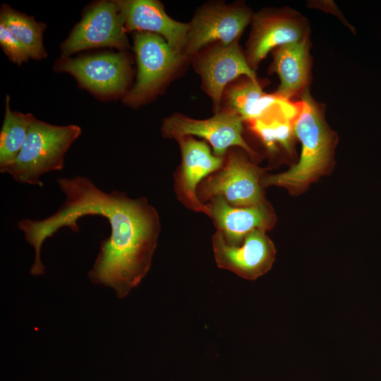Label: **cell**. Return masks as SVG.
Wrapping results in <instances>:
<instances>
[{
    "label": "cell",
    "mask_w": 381,
    "mask_h": 381,
    "mask_svg": "<svg viewBox=\"0 0 381 381\" xmlns=\"http://www.w3.org/2000/svg\"><path fill=\"white\" fill-rule=\"evenodd\" d=\"M252 19L246 57L254 71L275 48L310 38L307 18L289 7L262 10Z\"/></svg>",
    "instance_id": "8992f818"
},
{
    "label": "cell",
    "mask_w": 381,
    "mask_h": 381,
    "mask_svg": "<svg viewBox=\"0 0 381 381\" xmlns=\"http://www.w3.org/2000/svg\"><path fill=\"white\" fill-rule=\"evenodd\" d=\"M310 38L286 44L272 51L271 71L276 73L280 84L275 94L291 100L309 90L311 78Z\"/></svg>",
    "instance_id": "2e32d148"
},
{
    "label": "cell",
    "mask_w": 381,
    "mask_h": 381,
    "mask_svg": "<svg viewBox=\"0 0 381 381\" xmlns=\"http://www.w3.org/2000/svg\"><path fill=\"white\" fill-rule=\"evenodd\" d=\"M179 144L181 162L174 174V190L178 200L187 208L210 215V209L199 199L197 190L201 182L218 171L224 157L212 153L204 141L185 136L176 140Z\"/></svg>",
    "instance_id": "8fae6325"
},
{
    "label": "cell",
    "mask_w": 381,
    "mask_h": 381,
    "mask_svg": "<svg viewBox=\"0 0 381 381\" xmlns=\"http://www.w3.org/2000/svg\"><path fill=\"white\" fill-rule=\"evenodd\" d=\"M207 205L216 232L232 246L240 245L255 230L271 229L276 222L275 214L267 202L250 207H234L217 197Z\"/></svg>",
    "instance_id": "4fadbf2b"
},
{
    "label": "cell",
    "mask_w": 381,
    "mask_h": 381,
    "mask_svg": "<svg viewBox=\"0 0 381 381\" xmlns=\"http://www.w3.org/2000/svg\"><path fill=\"white\" fill-rule=\"evenodd\" d=\"M124 20L117 1H100L84 13L61 45L64 57L83 50L114 47L128 48Z\"/></svg>",
    "instance_id": "5b68a950"
},
{
    "label": "cell",
    "mask_w": 381,
    "mask_h": 381,
    "mask_svg": "<svg viewBox=\"0 0 381 381\" xmlns=\"http://www.w3.org/2000/svg\"><path fill=\"white\" fill-rule=\"evenodd\" d=\"M138 64L136 82L126 95L127 104L138 105L153 95L179 66L181 54L174 51L160 35L138 32L134 37Z\"/></svg>",
    "instance_id": "52a82bcc"
},
{
    "label": "cell",
    "mask_w": 381,
    "mask_h": 381,
    "mask_svg": "<svg viewBox=\"0 0 381 381\" xmlns=\"http://www.w3.org/2000/svg\"><path fill=\"white\" fill-rule=\"evenodd\" d=\"M212 246L218 267L247 280H255L265 274L275 260L274 245L263 230L252 231L238 246L227 243L215 232Z\"/></svg>",
    "instance_id": "30bf717a"
},
{
    "label": "cell",
    "mask_w": 381,
    "mask_h": 381,
    "mask_svg": "<svg viewBox=\"0 0 381 381\" xmlns=\"http://www.w3.org/2000/svg\"><path fill=\"white\" fill-rule=\"evenodd\" d=\"M198 70L206 92L217 109L229 82L241 75L258 80L255 71L249 66L237 41L229 44H219L210 50L199 60Z\"/></svg>",
    "instance_id": "9a60e30c"
},
{
    "label": "cell",
    "mask_w": 381,
    "mask_h": 381,
    "mask_svg": "<svg viewBox=\"0 0 381 381\" xmlns=\"http://www.w3.org/2000/svg\"><path fill=\"white\" fill-rule=\"evenodd\" d=\"M299 98L293 122L294 135L301 144L298 162L286 171L262 179L264 187H282L294 195L303 192L328 171L337 143V134L325 119L323 106L314 99L310 90Z\"/></svg>",
    "instance_id": "7a4b0ae2"
},
{
    "label": "cell",
    "mask_w": 381,
    "mask_h": 381,
    "mask_svg": "<svg viewBox=\"0 0 381 381\" xmlns=\"http://www.w3.org/2000/svg\"><path fill=\"white\" fill-rule=\"evenodd\" d=\"M0 23L18 39L28 50L30 58L40 60L47 56L43 44V32L46 26L43 23H38L32 16L3 4L0 11Z\"/></svg>",
    "instance_id": "ac0fdd59"
},
{
    "label": "cell",
    "mask_w": 381,
    "mask_h": 381,
    "mask_svg": "<svg viewBox=\"0 0 381 381\" xmlns=\"http://www.w3.org/2000/svg\"><path fill=\"white\" fill-rule=\"evenodd\" d=\"M262 171L243 152L231 150L227 152L221 169L199 185L198 196L203 203L219 197L234 207L260 205L266 202Z\"/></svg>",
    "instance_id": "277c9868"
},
{
    "label": "cell",
    "mask_w": 381,
    "mask_h": 381,
    "mask_svg": "<svg viewBox=\"0 0 381 381\" xmlns=\"http://www.w3.org/2000/svg\"><path fill=\"white\" fill-rule=\"evenodd\" d=\"M36 119L32 114L12 111L6 96L4 119L0 132V171L18 157L25 141L29 128Z\"/></svg>",
    "instance_id": "d6986e66"
},
{
    "label": "cell",
    "mask_w": 381,
    "mask_h": 381,
    "mask_svg": "<svg viewBox=\"0 0 381 381\" xmlns=\"http://www.w3.org/2000/svg\"><path fill=\"white\" fill-rule=\"evenodd\" d=\"M80 133L78 126H56L36 119L16 159L0 171L20 183L42 187L40 177L63 169L65 155Z\"/></svg>",
    "instance_id": "3957f363"
},
{
    "label": "cell",
    "mask_w": 381,
    "mask_h": 381,
    "mask_svg": "<svg viewBox=\"0 0 381 381\" xmlns=\"http://www.w3.org/2000/svg\"><path fill=\"white\" fill-rule=\"evenodd\" d=\"M0 44L8 59L20 66L30 57L28 50L18 39L3 24L0 23Z\"/></svg>",
    "instance_id": "ffe728a7"
},
{
    "label": "cell",
    "mask_w": 381,
    "mask_h": 381,
    "mask_svg": "<svg viewBox=\"0 0 381 381\" xmlns=\"http://www.w3.org/2000/svg\"><path fill=\"white\" fill-rule=\"evenodd\" d=\"M226 99L229 110L248 122L265 116L284 98L275 93H265L258 80L246 78L228 90Z\"/></svg>",
    "instance_id": "e0dca14e"
},
{
    "label": "cell",
    "mask_w": 381,
    "mask_h": 381,
    "mask_svg": "<svg viewBox=\"0 0 381 381\" xmlns=\"http://www.w3.org/2000/svg\"><path fill=\"white\" fill-rule=\"evenodd\" d=\"M56 69L72 75L82 87L104 98L124 93L130 79L129 60L121 52L64 57Z\"/></svg>",
    "instance_id": "ba28073f"
},
{
    "label": "cell",
    "mask_w": 381,
    "mask_h": 381,
    "mask_svg": "<svg viewBox=\"0 0 381 381\" xmlns=\"http://www.w3.org/2000/svg\"><path fill=\"white\" fill-rule=\"evenodd\" d=\"M253 18L245 6L212 5L200 9L190 23L185 50L196 54L203 47L218 41L229 44L237 41Z\"/></svg>",
    "instance_id": "7c38bea8"
},
{
    "label": "cell",
    "mask_w": 381,
    "mask_h": 381,
    "mask_svg": "<svg viewBox=\"0 0 381 381\" xmlns=\"http://www.w3.org/2000/svg\"><path fill=\"white\" fill-rule=\"evenodd\" d=\"M126 30L152 32L162 37L176 52L185 48L190 24L171 18L155 0L117 1Z\"/></svg>",
    "instance_id": "5bb4252c"
},
{
    "label": "cell",
    "mask_w": 381,
    "mask_h": 381,
    "mask_svg": "<svg viewBox=\"0 0 381 381\" xmlns=\"http://www.w3.org/2000/svg\"><path fill=\"white\" fill-rule=\"evenodd\" d=\"M243 118L238 114L226 110L207 119H195L174 114L164 119L162 135L177 140L181 137L195 135L207 140L213 153L224 157L231 147H238L253 156L255 151L243 138Z\"/></svg>",
    "instance_id": "9c48e42d"
},
{
    "label": "cell",
    "mask_w": 381,
    "mask_h": 381,
    "mask_svg": "<svg viewBox=\"0 0 381 381\" xmlns=\"http://www.w3.org/2000/svg\"><path fill=\"white\" fill-rule=\"evenodd\" d=\"M57 183L65 195L58 210L42 219L25 218L18 223L25 241L34 248L32 270H44L40 251L47 238L63 227L77 232L78 220L85 216H102L108 220L111 234L101 242L88 278L124 298L150 269L161 231L157 211L144 197L133 199L123 192H104L85 176L60 178Z\"/></svg>",
    "instance_id": "6da1fadb"
}]
</instances>
